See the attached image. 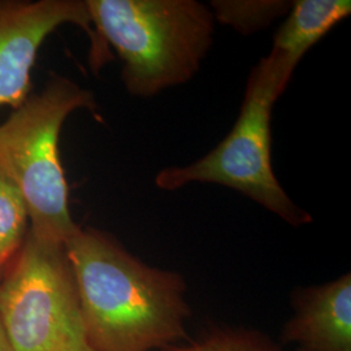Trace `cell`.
Here are the masks:
<instances>
[{
	"label": "cell",
	"mask_w": 351,
	"mask_h": 351,
	"mask_svg": "<svg viewBox=\"0 0 351 351\" xmlns=\"http://www.w3.org/2000/svg\"><path fill=\"white\" fill-rule=\"evenodd\" d=\"M94 351H162L188 341L191 310L182 275L143 263L94 228L65 243Z\"/></svg>",
	"instance_id": "6da1fadb"
},
{
	"label": "cell",
	"mask_w": 351,
	"mask_h": 351,
	"mask_svg": "<svg viewBox=\"0 0 351 351\" xmlns=\"http://www.w3.org/2000/svg\"><path fill=\"white\" fill-rule=\"evenodd\" d=\"M101 43L123 62L133 97L152 98L189 82L213 46L215 17L197 0H86Z\"/></svg>",
	"instance_id": "7a4b0ae2"
},
{
	"label": "cell",
	"mask_w": 351,
	"mask_h": 351,
	"mask_svg": "<svg viewBox=\"0 0 351 351\" xmlns=\"http://www.w3.org/2000/svg\"><path fill=\"white\" fill-rule=\"evenodd\" d=\"M78 110H97L93 93L68 77L53 75L0 124V168L25 201L29 233L63 246L80 226L69 210L59 139L64 123Z\"/></svg>",
	"instance_id": "3957f363"
},
{
	"label": "cell",
	"mask_w": 351,
	"mask_h": 351,
	"mask_svg": "<svg viewBox=\"0 0 351 351\" xmlns=\"http://www.w3.org/2000/svg\"><path fill=\"white\" fill-rule=\"evenodd\" d=\"M293 73L271 55L251 71L239 119L213 151L185 167H169L155 177V185L173 191L189 184H216L234 189L293 226L313 221L280 185L271 159V117L275 101Z\"/></svg>",
	"instance_id": "277c9868"
},
{
	"label": "cell",
	"mask_w": 351,
	"mask_h": 351,
	"mask_svg": "<svg viewBox=\"0 0 351 351\" xmlns=\"http://www.w3.org/2000/svg\"><path fill=\"white\" fill-rule=\"evenodd\" d=\"M0 323L13 351H94L65 246L27 230L0 276Z\"/></svg>",
	"instance_id": "5b68a950"
},
{
	"label": "cell",
	"mask_w": 351,
	"mask_h": 351,
	"mask_svg": "<svg viewBox=\"0 0 351 351\" xmlns=\"http://www.w3.org/2000/svg\"><path fill=\"white\" fill-rule=\"evenodd\" d=\"M81 27L90 39V65L112 60L97 36L86 0H0V108L16 110L32 95V72L45 40L60 26Z\"/></svg>",
	"instance_id": "8992f818"
},
{
	"label": "cell",
	"mask_w": 351,
	"mask_h": 351,
	"mask_svg": "<svg viewBox=\"0 0 351 351\" xmlns=\"http://www.w3.org/2000/svg\"><path fill=\"white\" fill-rule=\"evenodd\" d=\"M293 315L281 332L282 345L295 351H351V275L298 288Z\"/></svg>",
	"instance_id": "52a82bcc"
},
{
	"label": "cell",
	"mask_w": 351,
	"mask_h": 351,
	"mask_svg": "<svg viewBox=\"0 0 351 351\" xmlns=\"http://www.w3.org/2000/svg\"><path fill=\"white\" fill-rule=\"evenodd\" d=\"M351 13L349 0H295L269 52L294 73L304 53Z\"/></svg>",
	"instance_id": "ba28073f"
},
{
	"label": "cell",
	"mask_w": 351,
	"mask_h": 351,
	"mask_svg": "<svg viewBox=\"0 0 351 351\" xmlns=\"http://www.w3.org/2000/svg\"><path fill=\"white\" fill-rule=\"evenodd\" d=\"M291 4L293 1L282 0H213L210 8L215 21L229 25L243 36H250L288 14Z\"/></svg>",
	"instance_id": "9c48e42d"
},
{
	"label": "cell",
	"mask_w": 351,
	"mask_h": 351,
	"mask_svg": "<svg viewBox=\"0 0 351 351\" xmlns=\"http://www.w3.org/2000/svg\"><path fill=\"white\" fill-rule=\"evenodd\" d=\"M162 351H282L265 333L245 326H211L199 337Z\"/></svg>",
	"instance_id": "30bf717a"
},
{
	"label": "cell",
	"mask_w": 351,
	"mask_h": 351,
	"mask_svg": "<svg viewBox=\"0 0 351 351\" xmlns=\"http://www.w3.org/2000/svg\"><path fill=\"white\" fill-rule=\"evenodd\" d=\"M29 230V213L20 190L0 168V271L21 247Z\"/></svg>",
	"instance_id": "8fae6325"
},
{
	"label": "cell",
	"mask_w": 351,
	"mask_h": 351,
	"mask_svg": "<svg viewBox=\"0 0 351 351\" xmlns=\"http://www.w3.org/2000/svg\"><path fill=\"white\" fill-rule=\"evenodd\" d=\"M0 351H13L12 346L10 341L7 339V335L3 329V326L0 323Z\"/></svg>",
	"instance_id": "7c38bea8"
},
{
	"label": "cell",
	"mask_w": 351,
	"mask_h": 351,
	"mask_svg": "<svg viewBox=\"0 0 351 351\" xmlns=\"http://www.w3.org/2000/svg\"><path fill=\"white\" fill-rule=\"evenodd\" d=\"M1 274H3V272H1V271H0V276H1Z\"/></svg>",
	"instance_id": "4fadbf2b"
}]
</instances>
